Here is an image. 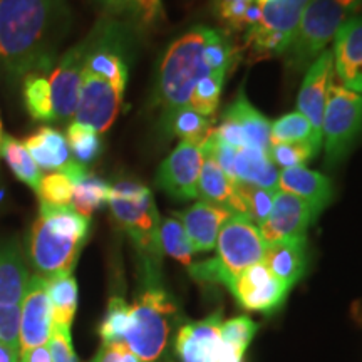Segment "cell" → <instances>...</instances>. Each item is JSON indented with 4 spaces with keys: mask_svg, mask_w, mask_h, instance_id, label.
<instances>
[{
    "mask_svg": "<svg viewBox=\"0 0 362 362\" xmlns=\"http://www.w3.org/2000/svg\"><path fill=\"white\" fill-rule=\"evenodd\" d=\"M69 25L66 0H0V74H51Z\"/></svg>",
    "mask_w": 362,
    "mask_h": 362,
    "instance_id": "obj_1",
    "label": "cell"
},
{
    "mask_svg": "<svg viewBox=\"0 0 362 362\" xmlns=\"http://www.w3.org/2000/svg\"><path fill=\"white\" fill-rule=\"evenodd\" d=\"M89 232V218L71 206L40 202L37 220L29 235V260L44 279L72 274Z\"/></svg>",
    "mask_w": 362,
    "mask_h": 362,
    "instance_id": "obj_2",
    "label": "cell"
},
{
    "mask_svg": "<svg viewBox=\"0 0 362 362\" xmlns=\"http://www.w3.org/2000/svg\"><path fill=\"white\" fill-rule=\"evenodd\" d=\"M210 33L211 27L194 25L166 49L155 89V101L165 117L178 107L189 106L194 86L211 72L203 54Z\"/></svg>",
    "mask_w": 362,
    "mask_h": 362,
    "instance_id": "obj_3",
    "label": "cell"
},
{
    "mask_svg": "<svg viewBox=\"0 0 362 362\" xmlns=\"http://www.w3.org/2000/svg\"><path fill=\"white\" fill-rule=\"evenodd\" d=\"M216 257L189 265V274L203 282H218L230 288L242 272L264 260L267 243L260 228L243 215H232L216 238Z\"/></svg>",
    "mask_w": 362,
    "mask_h": 362,
    "instance_id": "obj_4",
    "label": "cell"
},
{
    "mask_svg": "<svg viewBox=\"0 0 362 362\" xmlns=\"http://www.w3.org/2000/svg\"><path fill=\"white\" fill-rule=\"evenodd\" d=\"M361 8L362 0H309L291 47L284 54L285 66L307 69Z\"/></svg>",
    "mask_w": 362,
    "mask_h": 362,
    "instance_id": "obj_5",
    "label": "cell"
},
{
    "mask_svg": "<svg viewBox=\"0 0 362 362\" xmlns=\"http://www.w3.org/2000/svg\"><path fill=\"white\" fill-rule=\"evenodd\" d=\"M129 310L131 322L123 344L141 362H156L168 346L178 307L163 288L151 285Z\"/></svg>",
    "mask_w": 362,
    "mask_h": 362,
    "instance_id": "obj_6",
    "label": "cell"
},
{
    "mask_svg": "<svg viewBox=\"0 0 362 362\" xmlns=\"http://www.w3.org/2000/svg\"><path fill=\"white\" fill-rule=\"evenodd\" d=\"M107 205L134 245L149 259H160L161 220L151 189L136 181H119L111 187Z\"/></svg>",
    "mask_w": 362,
    "mask_h": 362,
    "instance_id": "obj_7",
    "label": "cell"
},
{
    "mask_svg": "<svg viewBox=\"0 0 362 362\" xmlns=\"http://www.w3.org/2000/svg\"><path fill=\"white\" fill-rule=\"evenodd\" d=\"M362 136V94L346 89L334 72L322 121L325 165L336 166L352 151Z\"/></svg>",
    "mask_w": 362,
    "mask_h": 362,
    "instance_id": "obj_8",
    "label": "cell"
},
{
    "mask_svg": "<svg viewBox=\"0 0 362 362\" xmlns=\"http://www.w3.org/2000/svg\"><path fill=\"white\" fill-rule=\"evenodd\" d=\"M309 0H272L262 7V21L247 30L253 59L284 56L291 47Z\"/></svg>",
    "mask_w": 362,
    "mask_h": 362,
    "instance_id": "obj_9",
    "label": "cell"
},
{
    "mask_svg": "<svg viewBox=\"0 0 362 362\" xmlns=\"http://www.w3.org/2000/svg\"><path fill=\"white\" fill-rule=\"evenodd\" d=\"M203 160V143L178 144L158 168L156 185L173 200H194L198 198V180Z\"/></svg>",
    "mask_w": 362,
    "mask_h": 362,
    "instance_id": "obj_10",
    "label": "cell"
},
{
    "mask_svg": "<svg viewBox=\"0 0 362 362\" xmlns=\"http://www.w3.org/2000/svg\"><path fill=\"white\" fill-rule=\"evenodd\" d=\"M317 216L319 214L309 203L296 194L279 189L269 216L259 228L267 245H272L282 240L304 238L307 228L314 223Z\"/></svg>",
    "mask_w": 362,
    "mask_h": 362,
    "instance_id": "obj_11",
    "label": "cell"
},
{
    "mask_svg": "<svg viewBox=\"0 0 362 362\" xmlns=\"http://www.w3.org/2000/svg\"><path fill=\"white\" fill-rule=\"evenodd\" d=\"M291 288L280 282L264 262L248 267L230 285V292L243 309L272 314L284 304Z\"/></svg>",
    "mask_w": 362,
    "mask_h": 362,
    "instance_id": "obj_12",
    "label": "cell"
},
{
    "mask_svg": "<svg viewBox=\"0 0 362 362\" xmlns=\"http://www.w3.org/2000/svg\"><path fill=\"white\" fill-rule=\"evenodd\" d=\"M86 51H88L86 40H81L59 59L57 66L49 74L54 121H69L76 115L81 83H83Z\"/></svg>",
    "mask_w": 362,
    "mask_h": 362,
    "instance_id": "obj_13",
    "label": "cell"
},
{
    "mask_svg": "<svg viewBox=\"0 0 362 362\" xmlns=\"http://www.w3.org/2000/svg\"><path fill=\"white\" fill-rule=\"evenodd\" d=\"M52 317L49 302L47 279L33 275L21 302V352L47 346L51 337Z\"/></svg>",
    "mask_w": 362,
    "mask_h": 362,
    "instance_id": "obj_14",
    "label": "cell"
},
{
    "mask_svg": "<svg viewBox=\"0 0 362 362\" xmlns=\"http://www.w3.org/2000/svg\"><path fill=\"white\" fill-rule=\"evenodd\" d=\"M334 78L332 51H325L307 67V74L297 98V111L302 112L322 141V121L330 81Z\"/></svg>",
    "mask_w": 362,
    "mask_h": 362,
    "instance_id": "obj_15",
    "label": "cell"
},
{
    "mask_svg": "<svg viewBox=\"0 0 362 362\" xmlns=\"http://www.w3.org/2000/svg\"><path fill=\"white\" fill-rule=\"evenodd\" d=\"M332 57L339 83L362 94V17H352L337 30Z\"/></svg>",
    "mask_w": 362,
    "mask_h": 362,
    "instance_id": "obj_16",
    "label": "cell"
},
{
    "mask_svg": "<svg viewBox=\"0 0 362 362\" xmlns=\"http://www.w3.org/2000/svg\"><path fill=\"white\" fill-rule=\"evenodd\" d=\"M232 215V211L226 208L206 202H197L188 210L180 211V214L176 211L173 216L183 223L189 243L197 253L214 250L221 226Z\"/></svg>",
    "mask_w": 362,
    "mask_h": 362,
    "instance_id": "obj_17",
    "label": "cell"
},
{
    "mask_svg": "<svg viewBox=\"0 0 362 362\" xmlns=\"http://www.w3.org/2000/svg\"><path fill=\"white\" fill-rule=\"evenodd\" d=\"M221 312L205 320L187 324L176 337V354L181 362H216L220 351Z\"/></svg>",
    "mask_w": 362,
    "mask_h": 362,
    "instance_id": "obj_18",
    "label": "cell"
},
{
    "mask_svg": "<svg viewBox=\"0 0 362 362\" xmlns=\"http://www.w3.org/2000/svg\"><path fill=\"white\" fill-rule=\"evenodd\" d=\"M279 189L292 193L315 208L317 214L325 210L332 202L334 187L332 181L322 173H317L305 166L287 168L279 173Z\"/></svg>",
    "mask_w": 362,
    "mask_h": 362,
    "instance_id": "obj_19",
    "label": "cell"
},
{
    "mask_svg": "<svg viewBox=\"0 0 362 362\" xmlns=\"http://www.w3.org/2000/svg\"><path fill=\"white\" fill-rule=\"evenodd\" d=\"M264 264L280 282L292 288L307 269V240L292 238L267 245Z\"/></svg>",
    "mask_w": 362,
    "mask_h": 362,
    "instance_id": "obj_20",
    "label": "cell"
},
{
    "mask_svg": "<svg viewBox=\"0 0 362 362\" xmlns=\"http://www.w3.org/2000/svg\"><path fill=\"white\" fill-rule=\"evenodd\" d=\"M29 280V272L17 243H0V305H21Z\"/></svg>",
    "mask_w": 362,
    "mask_h": 362,
    "instance_id": "obj_21",
    "label": "cell"
},
{
    "mask_svg": "<svg viewBox=\"0 0 362 362\" xmlns=\"http://www.w3.org/2000/svg\"><path fill=\"white\" fill-rule=\"evenodd\" d=\"M24 146L40 170L64 171L71 165V149L61 131L44 126L24 141Z\"/></svg>",
    "mask_w": 362,
    "mask_h": 362,
    "instance_id": "obj_22",
    "label": "cell"
},
{
    "mask_svg": "<svg viewBox=\"0 0 362 362\" xmlns=\"http://www.w3.org/2000/svg\"><path fill=\"white\" fill-rule=\"evenodd\" d=\"M280 171L272 161L270 155L264 149L253 146H242L235 156V180L237 183L253 185L265 189H279Z\"/></svg>",
    "mask_w": 362,
    "mask_h": 362,
    "instance_id": "obj_23",
    "label": "cell"
},
{
    "mask_svg": "<svg viewBox=\"0 0 362 362\" xmlns=\"http://www.w3.org/2000/svg\"><path fill=\"white\" fill-rule=\"evenodd\" d=\"M198 198L200 202L226 208L235 215H242V205L237 197L235 183L223 173L214 158L206 155L198 180Z\"/></svg>",
    "mask_w": 362,
    "mask_h": 362,
    "instance_id": "obj_24",
    "label": "cell"
},
{
    "mask_svg": "<svg viewBox=\"0 0 362 362\" xmlns=\"http://www.w3.org/2000/svg\"><path fill=\"white\" fill-rule=\"evenodd\" d=\"M226 117L233 119L235 123L242 129L243 139H245V146H253L270 151V123L269 119L255 110L243 90H240L235 101L230 104L228 110L225 111Z\"/></svg>",
    "mask_w": 362,
    "mask_h": 362,
    "instance_id": "obj_25",
    "label": "cell"
},
{
    "mask_svg": "<svg viewBox=\"0 0 362 362\" xmlns=\"http://www.w3.org/2000/svg\"><path fill=\"white\" fill-rule=\"evenodd\" d=\"M49 302H51L52 327L71 330L72 319L78 309V284L72 274H61L47 279Z\"/></svg>",
    "mask_w": 362,
    "mask_h": 362,
    "instance_id": "obj_26",
    "label": "cell"
},
{
    "mask_svg": "<svg viewBox=\"0 0 362 362\" xmlns=\"http://www.w3.org/2000/svg\"><path fill=\"white\" fill-rule=\"evenodd\" d=\"M72 183H74V192L69 206L86 218H90L94 211L110 202L111 185L96 175H90L89 171H84Z\"/></svg>",
    "mask_w": 362,
    "mask_h": 362,
    "instance_id": "obj_27",
    "label": "cell"
},
{
    "mask_svg": "<svg viewBox=\"0 0 362 362\" xmlns=\"http://www.w3.org/2000/svg\"><path fill=\"white\" fill-rule=\"evenodd\" d=\"M279 143H309L315 155L322 146V141L315 136L309 119L298 111L280 116L272 123L270 144Z\"/></svg>",
    "mask_w": 362,
    "mask_h": 362,
    "instance_id": "obj_28",
    "label": "cell"
},
{
    "mask_svg": "<svg viewBox=\"0 0 362 362\" xmlns=\"http://www.w3.org/2000/svg\"><path fill=\"white\" fill-rule=\"evenodd\" d=\"M165 129L180 138L181 143H203L211 131V121L192 106H183L165 117Z\"/></svg>",
    "mask_w": 362,
    "mask_h": 362,
    "instance_id": "obj_29",
    "label": "cell"
},
{
    "mask_svg": "<svg viewBox=\"0 0 362 362\" xmlns=\"http://www.w3.org/2000/svg\"><path fill=\"white\" fill-rule=\"evenodd\" d=\"M0 155H2L4 160L7 161L12 173L16 175L22 183H25L27 187H30L34 192H37L42 175H40V168L37 166V163L34 161V158L30 156L29 151H27L24 143H21L19 139L6 134L2 138Z\"/></svg>",
    "mask_w": 362,
    "mask_h": 362,
    "instance_id": "obj_30",
    "label": "cell"
},
{
    "mask_svg": "<svg viewBox=\"0 0 362 362\" xmlns=\"http://www.w3.org/2000/svg\"><path fill=\"white\" fill-rule=\"evenodd\" d=\"M25 110L35 121H54L52 94L47 74H29L22 79Z\"/></svg>",
    "mask_w": 362,
    "mask_h": 362,
    "instance_id": "obj_31",
    "label": "cell"
},
{
    "mask_svg": "<svg viewBox=\"0 0 362 362\" xmlns=\"http://www.w3.org/2000/svg\"><path fill=\"white\" fill-rule=\"evenodd\" d=\"M235 188H237V197L242 205V215L260 226L269 216L275 200V193L279 189L274 192V189H265L245 183H235Z\"/></svg>",
    "mask_w": 362,
    "mask_h": 362,
    "instance_id": "obj_32",
    "label": "cell"
},
{
    "mask_svg": "<svg viewBox=\"0 0 362 362\" xmlns=\"http://www.w3.org/2000/svg\"><path fill=\"white\" fill-rule=\"evenodd\" d=\"M205 62L211 72L228 74L238 62V49L232 39L218 29H211L210 37L205 45Z\"/></svg>",
    "mask_w": 362,
    "mask_h": 362,
    "instance_id": "obj_33",
    "label": "cell"
},
{
    "mask_svg": "<svg viewBox=\"0 0 362 362\" xmlns=\"http://www.w3.org/2000/svg\"><path fill=\"white\" fill-rule=\"evenodd\" d=\"M160 243L161 250L173 257L175 260H178L180 264H183L185 267L192 265L194 250L187 237V232H185L183 223L178 218L171 216V218L161 221Z\"/></svg>",
    "mask_w": 362,
    "mask_h": 362,
    "instance_id": "obj_34",
    "label": "cell"
},
{
    "mask_svg": "<svg viewBox=\"0 0 362 362\" xmlns=\"http://www.w3.org/2000/svg\"><path fill=\"white\" fill-rule=\"evenodd\" d=\"M66 139L67 146H69L72 155L76 156V161H79L81 165H89L101 155V138H99L98 131L89 128V126L74 121L67 128Z\"/></svg>",
    "mask_w": 362,
    "mask_h": 362,
    "instance_id": "obj_35",
    "label": "cell"
},
{
    "mask_svg": "<svg viewBox=\"0 0 362 362\" xmlns=\"http://www.w3.org/2000/svg\"><path fill=\"white\" fill-rule=\"evenodd\" d=\"M225 78L226 74L223 72H210L205 78H202L194 86L192 98H189V106L203 116H214L218 107Z\"/></svg>",
    "mask_w": 362,
    "mask_h": 362,
    "instance_id": "obj_36",
    "label": "cell"
},
{
    "mask_svg": "<svg viewBox=\"0 0 362 362\" xmlns=\"http://www.w3.org/2000/svg\"><path fill=\"white\" fill-rule=\"evenodd\" d=\"M131 322V310L123 297H112L107 305V314L104 317L101 329L103 342H123L128 334Z\"/></svg>",
    "mask_w": 362,
    "mask_h": 362,
    "instance_id": "obj_37",
    "label": "cell"
},
{
    "mask_svg": "<svg viewBox=\"0 0 362 362\" xmlns=\"http://www.w3.org/2000/svg\"><path fill=\"white\" fill-rule=\"evenodd\" d=\"M72 192H74V183L69 175L62 173V171H54V173L42 176L37 189L40 202L56 206H69Z\"/></svg>",
    "mask_w": 362,
    "mask_h": 362,
    "instance_id": "obj_38",
    "label": "cell"
},
{
    "mask_svg": "<svg viewBox=\"0 0 362 362\" xmlns=\"http://www.w3.org/2000/svg\"><path fill=\"white\" fill-rule=\"evenodd\" d=\"M269 155L275 166L280 168H297L304 166L307 161L315 158L317 155L309 143H279L270 144Z\"/></svg>",
    "mask_w": 362,
    "mask_h": 362,
    "instance_id": "obj_39",
    "label": "cell"
},
{
    "mask_svg": "<svg viewBox=\"0 0 362 362\" xmlns=\"http://www.w3.org/2000/svg\"><path fill=\"white\" fill-rule=\"evenodd\" d=\"M257 329L259 327H257V324L253 322L250 317L238 315L235 319L221 322L220 339L225 344H230V346L238 347L240 351L245 352L248 344H250L253 336H255Z\"/></svg>",
    "mask_w": 362,
    "mask_h": 362,
    "instance_id": "obj_40",
    "label": "cell"
},
{
    "mask_svg": "<svg viewBox=\"0 0 362 362\" xmlns=\"http://www.w3.org/2000/svg\"><path fill=\"white\" fill-rule=\"evenodd\" d=\"M21 305H0V342L6 344L16 359L21 361Z\"/></svg>",
    "mask_w": 362,
    "mask_h": 362,
    "instance_id": "obj_41",
    "label": "cell"
},
{
    "mask_svg": "<svg viewBox=\"0 0 362 362\" xmlns=\"http://www.w3.org/2000/svg\"><path fill=\"white\" fill-rule=\"evenodd\" d=\"M111 16H128L144 22L155 21L148 0H96Z\"/></svg>",
    "mask_w": 362,
    "mask_h": 362,
    "instance_id": "obj_42",
    "label": "cell"
},
{
    "mask_svg": "<svg viewBox=\"0 0 362 362\" xmlns=\"http://www.w3.org/2000/svg\"><path fill=\"white\" fill-rule=\"evenodd\" d=\"M253 0H216V13L235 30H245V13Z\"/></svg>",
    "mask_w": 362,
    "mask_h": 362,
    "instance_id": "obj_43",
    "label": "cell"
},
{
    "mask_svg": "<svg viewBox=\"0 0 362 362\" xmlns=\"http://www.w3.org/2000/svg\"><path fill=\"white\" fill-rule=\"evenodd\" d=\"M49 351H51L52 362H79L72 349L71 330L61 327H51V337L47 342Z\"/></svg>",
    "mask_w": 362,
    "mask_h": 362,
    "instance_id": "obj_44",
    "label": "cell"
},
{
    "mask_svg": "<svg viewBox=\"0 0 362 362\" xmlns=\"http://www.w3.org/2000/svg\"><path fill=\"white\" fill-rule=\"evenodd\" d=\"M214 131H215V134L221 139V141L226 144H232V146H235V148L245 146V139H243L242 129H240V126L235 123L233 119H230V117L223 116L220 126Z\"/></svg>",
    "mask_w": 362,
    "mask_h": 362,
    "instance_id": "obj_45",
    "label": "cell"
},
{
    "mask_svg": "<svg viewBox=\"0 0 362 362\" xmlns=\"http://www.w3.org/2000/svg\"><path fill=\"white\" fill-rule=\"evenodd\" d=\"M19 362H52L51 351L47 346L35 347V349L21 352V361Z\"/></svg>",
    "mask_w": 362,
    "mask_h": 362,
    "instance_id": "obj_46",
    "label": "cell"
},
{
    "mask_svg": "<svg viewBox=\"0 0 362 362\" xmlns=\"http://www.w3.org/2000/svg\"><path fill=\"white\" fill-rule=\"evenodd\" d=\"M93 362H119L116 352V342H103V347L99 349L96 359Z\"/></svg>",
    "mask_w": 362,
    "mask_h": 362,
    "instance_id": "obj_47",
    "label": "cell"
},
{
    "mask_svg": "<svg viewBox=\"0 0 362 362\" xmlns=\"http://www.w3.org/2000/svg\"><path fill=\"white\" fill-rule=\"evenodd\" d=\"M260 21H262V7L257 6V4H252L245 13V29L247 30L252 29V27H255Z\"/></svg>",
    "mask_w": 362,
    "mask_h": 362,
    "instance_id": "obj_48",
    "label": "cell"
},
{
    "mask_svg": "<svg viewBox=\"0 0 362 362\" xmlns=\"http://www.w3.org/2000/svg\"><path fill=\"white\" fill-rule=\"evenodd\" d=\"M0 362H19V359H16L12 352L8 351V347L2 342H0Z\"/></svg>",
    "mask_w": 362,
    "mask_h": 362,
    "instance_id": "obj_49",
    "label": "cell"
},
{
    "mask_svg": "<svg viewBox=\"0 0 362 362\" xmlns=\"http://www.w3.org/2000/svg\"><path fill=\"white\" fill-rule=\"evenodd\" d=\"M148 4H149V8H151L153 16H155V19H156V17H160V16H163V7H161V0H148Z\"/></svg>",
    "mask_w": 362,
    "mask_h": 362,
    "instance_id": "obj_50",
    "label": "cell"
},
{
    "mask_svg": "<svg viewBox=\"0 0 362 362\" xmlns=\"http://www.w3.org/2000/svg\"><path fill=\"white\" fill-rule=\"evenodd\" d=\"M253 2L257 4V6H260V7H264L265 4H269V2H272V0H253Z\"/></svg>",
    "mask_w": 362,
    "mask_h": 362,
    "instance_id": "obj_51",
    "label": "cell"
},
{
    "mask_svg": "<svg viewBox=\"0 0 362 362\" xmlns=\"http://www.w3.org/2000/svg\"><path fill=\"white\" fill-rule=\"evenodd\" d=\"M2 138H4V134H2V121H0V146H2Z\"/></svg>",
    "mask_w": 362,
    "mask_h": 362,
    "instance_id": "obj_52",
    "label": "cell"
}]
</instances>
